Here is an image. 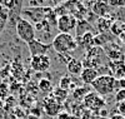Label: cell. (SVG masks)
<instances>
[{
    "mask_svg": "<svg viewBox=\"0 0 125 119\" xmlns=\"http://www.w3.org/2000/svg\"><path fill=\"white\" fill-rule=\"evenodd\" d=\"M88 93H90L88 86H79V88L74 89V92H73V96H74V99H76V100H83L84 96Z\"/></svg>",
    "mask_w": 125,
    "mask_h": 119,
    "instance_id": "d6986e66",
    "label": "cell"
},
{
    "mask_svg": "<svg viewBox=\"0 0 125 119\" xmlns=\"http://www.w3.org/2000/svg\"><path fill=\"white\" fill-rule=\"evenodd\" d=\"M114 23L113 18L109 16H105V18H98L96 19V28H98V31L100 34H106L108 31H110V28Z\"/></svg>",
    "mask_w": 125,
    "mask_h": 119,
    "instance_id": "4fadbf2b",
    "label": "cell"
},
{
    "mask_svg": "<svg viewBox=\"0 0 125 119\" xmlns=\"http://www.w3.org/2000/svg\"><path fill=\"white\" fill-rule=\"evenodd\" d=\"M8 13L6 12H4V10H1L0 12V35H1V33L4 31V29H5V26H6V24H8Z\"/></svg>",
    "mask_w": 125,
    "mask_h": 119,
    "instance_id": "44dd1931",
    "label": "cell"
},
{
    "mask_svg": "<svg viewBox=\"0 0 125 119\" xmlns=\"http://www.w3.org/2000/svg\"><path fill=\"white\" fill-rule=\"evenodd\" d=\"M28 48L30 50V55L31 57H36V55H46V53L49 49H51V44H46V43L41 41L39 39H35L33 41H30L28 44Z\"/></svg>",
    "mask_w": 125,
    "mask_h": 119,
    "instance_id": "52a82bcc",
    "label": "cell"
},
{
    "mask_svg": "<svg viewBox=\"0 0 125 119\" xmlns=\"http://www.w3.org/2000/svg\"><path fill=\"white\" fill-rule=\"evenodd\" d=\"M119 89H125V80L124 79L116 80V90H119Z\"/></svg>",
    "mask_w": 125,
    "mask_h": 119,
    "instance_id": "cb8c5ba5",
    "label": "cell"
},
{
    "mask_svg": "<svg viewBox=\"0 0 125 119\" xmlns=\"http://www.w3.org/2000/svg\"><path fill=\"white\" fill-rule=\"evenodd\" d=\"M76 23H78V20L74 15L65 14V15L58 16L56 28L62 34H70L73 30L76 29Z\"/></svg>",
    "mask_w": 125,
    "mask_h": 119,
    "instance_id": "5b68a950",
    "label": "cell"
},
{
    "mask_svg": "<svg viewBox=\"0 0 125 119\" xmlns=\"http://www.w3.org/2000/svg\"><path fill=\"white\" fill-rule=\"evenodd\" d=\"M118 114L125 117V100L118 103Z\"/></svg>",
    "mask_w": 125,
    "mask_h": 119,
    "instance_id": "603a6c76",
    "label": "cell"
},
{
    "mask_svg": "<svg viewBox=\"0 0 125 119\" xmlns=\"http://www.w3.org/2000/svg\"><path fill=\"white\" fill-rule=\"evenodd\" d=\"M83 105L85 109H88L89 112H100L104 108L106 107V102L104 100V98L101 95H99L95 92H90L88 93L84 99H83Z\"/></svg>",
    "mask_w": 125,
    "mask_h": 119,
    "instance_id": "277c9868",
    "label": "cell"
},
{
    "mask_svg": "<svg viewBox=\"0 0 125 119\" xmlns=\"http://www.w3.org/2000/svg\"><path fill=\"white\" fill-rule=\"evenodd\" d=\"M44 110L50 117H58L61 113V110H62V105L60 103H58L53 98L51 94H49L48 96H45V99H44Z\"/></svg>",
    "mask_w": 125,
    "mask_h": 119,
    "instance_id": "ba28073f",
    "label": "cell"
},
{
    "mask_svg": "<svg viewBox=\"0 0 125 119\" xmlns=\"http://www.w3.org/2000/svg\"><path fill=\"white\" fill-rule=\"evenodd\" d=\"M75 30H76L78 38L80 39L85 33H88V31H91V30H93V26L88 23V20L80 19V20H78V23H76V29H75Z\"/></svg>",
    "mask_w": 125,
    "mask_h": 119,
    "instance_id": "5bb4252c",
    "label": "cell"
},
{
    "mask_svg": "<svg viewBox=\"0 0 125 119\" xmlns=\"http://www.w3.org/2000/svg\"><path fill=\"white\" fill-rule=\"evenodd\" d=\"M91 88L99 95H109L116 90V79L111 74H99V77L93 82Z\"/></svg>",
    "mask_w": 125,
    "mask_h": 119,
    "instance_id": "7a4b0ae2",
    "label": "cell"
},
{
    "mask_svg": "<svg viewBox=\"0 0 125 119\" xmlns=\"http://www.w3.org/2000/svg\"><path fill=\"white\" fill-rule=\"evenodd\" d=\"M94 39H95L94 33H93V31H88V33H85L79 40H80V43L83 44V47H84L86 50H89L93 47H95V45H94Z\"/></svg>",
    "mask_w": 125,
    "mask_h": 119,
    "instance_id": "2e32d148",
    "label": "cell"
},
{
    "mask_svg": "<svg viewBox=\"0 0 125 119\" xmlns=\"http://www.w3.org/2000/svg\"><path fill=\"white\" fill-rule=\"evenodd\" d=\"M56 118H58V119H71V117H70L68 113H65V112H61Z\"/></svg>",
    "mask_w": 125,
    "mask_h": 119,
    "instance_id": "d4e9b609",
    "label": "cell"
},
{
    "mask_svg": "<svg viewBox=\"0 0 125 119\" xmlns=\"http://www.w3.org/2000/svg\"><path fill=\"white\" fill-rule=\"evenodd\" d=\"M120 39H121V41L124 43V45H125V33H124V34H123V35L120 36Z\"/></svg>",
    "mask_w": 125,
    "mask_h": 119,
    "instance_id": "83f0119b",
    "label": "cell"
},
{
    "mask_svg": "<svg viewBox=\"0 0 125 119\" xmlns=\"http://www.w3.org/2000/svg\"><path fill=\"white\" fill-rule=\"evenodd\" d=\"M66 69L69 71V74L75 75V77H80V74L84 69V64H83V60L78 59V58H71L69 60V63L66 64Z\"/></svg>",
    "mask_w": 125,
    "mask_h": 119,
    "instance_id": "8fae6325",
    "label": "cell"
},
{
    "mask_svg": "<svg viewBox=\"0 0 125 119\" xmlns=\"http://www.w3.org/2000/svg\"><path fill=\"white\" fill-rule=\"evenodd\" d=\"M90 10L93 12V14H95L96 16L105 18V16H109V14L111 12V6L105 1H96V3L93 4Z\"/></svg>",
    "mask_w": 125,
    "mask_h": 119,
    "instance_id": "9c48e42d",
    "label": "cell"
},
{
    "mask_svg": "<svg viewBox=\"0 0 125 119\" xmlns=\"http://www.w3.org/2000/svg\"><path fill=\"white\" fill-rule=\"evenodd\" d=\"M123 79H124V80H125V75H124V78H123Z\"/></svg>",
    "mask_w": 125,
    "mask_h": 119,
    "instance_id": "f1b7e54d",
    "label": "cell"
},
{
    "mask_svg": "<svg viewBox=\"0 0 125 119\" xmlns=\"http://www.w3.org/2000/svg\"><path fill=\"white\" fill-rule=\"evenodd\" d=\"M59 88L64 89V90H71V89H75V85L73 83V79L70 75H64V77H61L60 80H59Z\"/></svg>",
    "mask_w": 125,
    "mask_h": 119,
    "instance_id": "ac0fdd59",
    "label": "cell"
},
{
    "mask_svg": "<svg viewBox=\"0 0 125 119\" xmlns=\"http://www.w3.org/2000/svg\"><path fill=\"white\" fill-rule=\"evenodd\" d=\"M110 33L113 35H115V36H121L124 33H125V23L121 20H116V21H114L111 28H110Z\"/></svg>",
    "mask_w": 125,
    "mask_h": 119,
    "instance_id": "e0dca14e",
    "label": "cell"
},
{
    "mask_svg": "<svg viewBox=\"0 0 125 119\" xmlns=\"http://www.w3.org/2000/svg\"><path fill=\"white\" fill-rule=\"evenodd\" d=\"M51 47L58 54H69L76 50L78 43L71 34L59 33L54 36L53 41H51Z\"/></svg>",
    "mask_w": 125,
    "mask_h": 119,
    "instance_id": "6da1fadb",
    "label": "cell"
},
{
    "mask_svg": "<svg viewBox=\"0 0 125 119\" xmlns=\"http://www.w3.org/2000/svg\"><path fill=\"white\" fill-rule=\"evenodd\" d=\"M110 119H125V117H123L120 114H115V115H113Z\"/></svg>",
    "mask_w": 125,
    "mask_h": 119,
    "instance_id": "4316f807",
    "label": "cell"
},
{
    "mask_svg": "<svg viewBox=\"0 0 125 119\" xmlns=\"http://www.w3.org/2000/svg\"><path fill=\"white\" fill-rule=\"evenodd\" d=\"M115 99H116V102H118V103H120V102H124V100H125V89H119V90H116Z\"/></svg>",
    "mask_w": 125,
    "mask_h": 119,
    "instance_id": "7402d4cb",
    "label": "cell"
},
{
    "mask_svg": "<svg viewBox=\"0 0 125 119\" xmlns=\"http://www.w3.org/2000/svg\"><path fill=\"white\" fill-rule=\"evenodd\" d=\"M50 94L53 95V98H54L58 103H60L61 105H62V103H64V102L68 99V96H69V92H68V90H64V89H61V88H59V86L54 88L53 92H51Z\"/></svg>",
    "mask_w": 125,
    "mask_h": 119,
    "instance_id": "9a60e30c",
    "label": "cell"
},
{
    "mask_svg": "<svg viewBox=\"0 0 125 119\" xmlns=\"http://www.w3.org/2000/svg\"><path fill=\"white\" fill-rule=\"evenodd\" d=\"M31 69L34 71H48L51 67V59L48 55H36V57H31V61H30Z\"/></svg>",
    "mask_w": 125,
    "mask_h": 119,
    "instance_id": "8992f818",
    "label": "cell"
},
{
    "mask_svg": "<svg viewBox=\"0 0 125 119\" xmlns=\"http://www.w3.org/2000/svg\"><path fill=\"white\" fill-rule=\"evenodd\" d=\"M109 68L111 70V75L116 80L123 79L125 75V60H116V61H110Z\"/></svg>",
    "mask_w": 125,
    "mask_h": 119,
    "instance_id": "30bf717a",
    "label": "cell"
},
{
    "mask_svg": "<svg viewBox=\"0 0 125 119\" xmlns=\"http://www.w3.org/2000/svg\"><path fill=\"white\" fill-rule=\"evenodd\" d=\"M16 34L26 44H29L30 41L36 39L35 26L24 18H19L16 21Z\"/></svg>",
    "mask_w": 125,
    "mask_h": 119,
    "instance_id": "3957f363",
    "label": "cell"
},
{
    "mask_svg": "<svg viewBox=\"0 0 125 119\" xmlns=\"http://www.w3.org/2000/svg\"><path fill=\"white\" fill-rule=\"evenodd\" d=\"M39 89L43 93H51L53 89H54L53 83H51V80H49V79H41L39 82Z\"/></svg>",
    "mask_w": 125,
    "mask_h": 119,
    "instance_id": "ffe728a7",
    "label": "cell"
},
{
    "mask_svg": "<svg viewBox=\"0 0 125 119\" xmlns=\"http://www.w3.org/2000/svg\"><path fill=\"white\" fill-rule=\"evenodd\" d=\"M99 77V71L98 69H93V68H84L80 74V79L81 82L86 84V85H91L93 82Z\"/></svg>",
    "mask_w": 125,
    "mask_h": 119,
    "instance_id": "7c38bea8",
    "label": "cell"
},
{
    "mask_svg": "<svg viewBox=\"0 0 125 119\" xmlns=\"http://www.w3.org/2000/svg\"><path fill=\"white\" fill-rule=\"evenodd\" d=\"M1 5H4L6 8H13V6L16 5V3L15 1H4V3H1Z\"/></svg>",
    "mask_w": 125,
    "mask_h": 119,
    "instance_id": "484cf974",
    "label": "cell"
}]
</instances>
